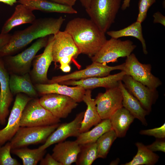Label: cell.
Listing matches in <instances>:
<instances>
[{
  "label": "cell",
  "instance_id": "6da1fadb",
  "mask_svg": "<svg viewBox=\"0 0 165 165\" xmlns=\"http://www.w3.org/2000/svg\"><path fill=\"white\" fill-rule=\"evenodd\" d=\"M65 20L61 16L36 19L28 28L11 35L9 42L0 51V58L12 55L35 40L55 35L60 31Z\"/></svg>",
  "mask_w": 165,
  "mask_h": 165
},
{
  "label": "cell",
  "instance_id": "7a4b0ae2",
  "mask_svg": "<svg viewBox=\"0 0 165 165\" xmlns=\"http://www.w3.org/2000/svg\"><path fill=\"white\" fill-rule=\"evenodd\" d=\"M64 31L72 37L80 53L91 58L99 51L106 40L105 33L90 20L77 17L67 24Z\"/></svg>",
  "mask_w": 165,
  "mask_h": 165
},
{
  "label": "cell",
  "instance_id": "3957f363",
  "mask_svg": "<svg viewBox=\"0 0 165 165\" xmlns=\"http://www.w3.org/2000/svg\"><path fill=\"white\" fill-rule=\"evenodd\" d=\"M121 2V0H91L85 10L90 19L105 33L115 22Z\"/></svg>",
  "mask_w": 165,
  "mask_h": 165
},
{
  "label": "cell",
  "instance_id": "277c9868",
  "mask_svg": "<svg viewBox=\"0 0 165 165\" xmlns=\"http://www.w3.org/2000/svg\"><path fill=\"white\" fill-rule=\"evenodd\" d=\"M49 36L37 39L31 46L16 55L2 57L9 74L23 75L29 73L34 58L38 52L46 46Z\"/></svg>",
  "mask_w": 165,
  "mask_h": 165
},
{
  "label": "cell",
  "instance_id": "5b68a950",
  "mask_svg": "<svg viewBox=\"0 0 165 165\" xmlns=\"http://www.w3.org/2000/svg\"><path fill=\"white\" fill-rule=\"evenodd\" d=\"M137 46L130 40L112 38L107 40L99 51L91 57L92 62L107 64L117 61L119 57L130 55Z\"/></svg>",
  "mask_w": 165,
  "mask_h": 165
},
{
  "label": "cell",
  "instance_id": "8992f818",
  "mask_svg": "<svg viewBox=\"0 0 165 165\" xmlns=\"http://www.w3.org/2000/svg\"><path fill=\"white\" fill-rule=\"evenodd\" d=\"M59 125L20 127L10 141L11 149L45 142Z\"/></svg>",
  "mask_w": 165,
  "mask_h": 165
},
{
  "label": "cell",
  "instance_id": "52a82bcc",
  "mask_svg": "<svg viewBox=\"0 0 165 165\" xmlns=\"http://www.w3.org/2000/svg\"><path fill=\"white\" fill-rule=\"evenodd\" d=\"M60 119L53 116L40 103L39 99L32 98L25 106L20 122V127L50 125L58 123Z\"/></svg>",
  "mask_w": 165,
  "mask_h": 165
},
{
  "label": "cell",
  "instance_id": "ba28073f",
  "mask_svg": "<svg viewBox=\"0 0 165 165\" xmlns=\"http://www.w3.org/2000/svg\"><path fill=\"white\" fill-rule=\"evenodd\" d=\"M126 57L123 70L126 75L151 89H156L162 85L159 79L152 74L150 64L141 63L134 53Z\"/></svg>",
  "mask_w": 165,
  "mask_h": 165
},
{
  "label": "cell",
  "instance_id": "9c48e42d",
  "mask_svg": "<svg viewBox=\"0 0 165 165\" xmlns=\"http://www.w3.org/2000/svg\"><path fill=\"white\" fill-rule=\"evenodd\" d=\"M124 66V63L116 66H110L105 64L92 62L83 69L75 71L66 75L53 76L48 80L47 84L59 83L67 80H77L93 77L105 76L110 75V72L113 70L123 71Z\"/></svg>",
  "mask_w": 165,
  "mask_h": 165
},
{
  "label": "cell",
  "instance_id": "30bf717a",
  "mask_svg": "<svg viewBox=\"0 0 165 165\" xmlns=\"http://www.w3.org/2000/svg\"><path fill=\"white\" fill-rule=\"evenodd\" d=\"M32 98L23 93L16 95L7 125L3 129H0V147L10 141L19 128L23 111L27 103Z\"/></svg>",
  "mask_w": 165,
  "mask_h": 165
},
{
  "label": "cell",
  "instance_id": "8fae6325",
  "mask_svg": "<svg viewBox=\"0 0 165 165\" xmlns=\"http://www.w3.org/2000/svg\"><path fill=\"white\" fill-rule=\"evenodd\" d=\"M39 101L44 108L60 119L67 117L78 105L77 102L71 97L56 94L43 95Z\"/></svg>",
  "mask_w": 165,
  "mask_h": 165
},
{
  "label": "cell",
  "instance_id": "7c38bea8",
  "mask_svg": "<svg viewBox=\"0 0 165 165\" xmlns=\"http://www.w3.org/2000/svg\"><path fill=\"white\" fill-rule=\"evenodd\" d=\"M53 40V35H49L47 44L43 52L36 55L33 60L32 68L29 74L34 84L48 83L49 80L47 76L48 71L53 61L52 47Z\"/></svg>",
  "mask_w": 165,
  "mask_h": 165
},
{
  "label": "cell",
  "instance_id": "4fadbf2b",
  "mask_svg": "<svg viewBox=\"0 0 165 165\" xmlns=\"http://www.w3.org/2000/svg\"><path fill=\"white\" fill-rule=\"evenodd\" d=\"M95 101L101 120L109 119L116 111L123 107V96L118 86L106 89L105 92L99 93Z\"/></svg>",
  "mask_w": 165,
  "mask_h": 165
},
{
  "label": "cell",
  "instance_id": "5bb4252c",
  "mask_svg": "<svg viewBox=\"0 0 165 165\" xmlns=\"http://www.w3.org/2000/svg\"><path fill=\"white\" fill-rule=\"evenodd\" d=\"M122 81L128 91L139 101L144 108L149 112H151L152 105L158 97L156 89H150L127 75H124Z\"/></svg>",
  "mask_w": 165,
  "mask_h": 165
},
{
  "label": "cell",
  "instance_id": "9a60e30c",
  "mask_svg": "<svg viewBox=\"0 0 165 165\" xmlns=\"http://www.w3.org/2000/svg\"><path fill=\"white\" fill-rule=\"evenodd\" d=\"M84 113V112L79 113L70 122L59 124L48 137L44 143L38 148L39 149L44 150L51 145L63 141L68 137H77L80 134V129Z\"/></svg>",
  "mask_w": 165,
  "mask_h": 165
},
{
  "label": "cell",
  "instance_id": "2e32d148",
  "mask_svg": "<svg viewBox=\"0 0 165 165\" xmlns=\"http://www.w3.org/2000/svg\"><path fill=\"white\" fill-rule=\"evenodd\" d=\"M53 35L52 52L53 61L55 65L61 58L70 57L76 58L80 54L78 47L69 33L64 31H59Z\"/></svg>",
  "mask_w": 165,
  "mask_h": 165
},
{
  "label": "cell",
  "instance_id": "e0dca14e",
  "mask_svg": "<svg viewBox=\"0 0 165 165\" xmlns=\"http://www.w3.org/2000/svg\"><path fill=\"white\" fill-rule=\"evenodd\" d=\"M125 75V72L121 71L119 73L105 76L93 77L77 80H67L59 83L66 85L79 86L86 90L100 87L108 89L118 86L119 82L122 81Z\"/></svg>",
  "mask_w": 165,
  "mask_h": 165
},
{
  "label": "cell",
  "instance_id": "ac0fdd59",
  "mask_svg": "<svg viewBox=\"0 0 165 165\" xmlns=\"http://www.w3.org/2000/svg\"><path fill=\"white\" fill-rule=\"evenodd\" d=\"M9 74L5 67L2 58H0V124L4 125L9 112V108L13 95L9 86Z\"/></svg>",
  "mask_w": 165,
  "mask_h": 165
},
{
  "label": "cell",
  "instance_id": "d6986e66",
  "mask_svg": "<svg viewBox=\"0 0 165 165\" xmlns=\"http://www.w3.org/2000/svg\"><path fill=\"white\" fill-rule=\"evenodd\" d=\"M38 95L56 94L69 97L77 103L82 101L86 90L79 86L70 87L57 83L34 84Z\"/></svg>",
  "mask_w": 165,
  "mask_h": 165
},
{
  "label": "cell",
  "instance_id": "ffe728a7",
  "mask_svg": "<svg viewBox=\"0 0 165 165\" xmlns=\"http://www.w3.org/2000/svg\"><path fill=\"white\" fill-rule=\"evenodd\" d=\"M57 143L53 149V157L61 165H70L75 163L80 151V145L75 141Z\"/></svg>",
  "mask_w": 165,
  "mask_h": 165
},
{
  "label": "cell",
  "instance_id": "44dd1931",
  "mask_svg": "<svg viewBox=\"0 0 165 165\" xmlns=\"http://www.w3.org/2000/svg\"><path fill=\"white\" fill-rule=\"evenodd\" d=\"M118 87L123 96V106L135 118L138 119L143 125L147 126L145 116L149 112L145 109L139 101L127 89L121 80Z\"/></svg>",
  "mask_w": 165,
  "mask_h": 165
},
{
  "label": "cell",
  "instance_id": "7402d4cb",
  "mask_svg": "<svg viewBox=\"0 0 165 165\" xmlns=\"http://www.w3.org/2000/svg\"><path fill=\"white\" fill-rule=\"evenodd\" d=\"M9 83L13 95L23 93L33 98H37L38 96L29 73L23 75L9 74Z\"/></svg>",
  "mask_w": 165,
  "mask_h": 165
},
{
  "label": "cell",
  "instance_id": "603a6c76",
  "mask_svg": "<svg viewBox=\"0 0 165 165\" xmlns=\"http://www.w3.org/2000/svg\"><path fill=\"white\" fill-rule=\"evenodd\" d=\"M32 11L23 4L17 5L13 15L4 24L0 34H8L14 27L19 25L32 23L36 19Z\"/></svg>",
  "mask_w": 165,
  "mask_h": 165
},
{
  "label": "cell",
  "instance_id": "cb8c5ba5",
  "mask_svg": "<svg viewBox=\"0 0 165 165\" xmlns=\"http://www.w3.org/2000/svg\"><path fill=\"white\" fill-rule=\"evenodd\" d=\"M32 11L39 10L47 12H56L69 14H76L73 7L57 3L48 0H18Z\"/></svg>",
  "mask_w": 165,
  "mask_h": 165
},
{
  "label": "cell",
  "instance_id": "d4e9b609",
  "mask_svg": "<svg viewBox=\"0 0 165 165\" xmlns=\"http://www.w3.org/2000/svg\"><path fill=\"white\" fill-rule=\"evenodd\" d=\"M82 101L86 104L87 108L81 123L80 133L89 130L102 120L98 112L95 99L92 98L90 90H86Z\"/></svg>",
  "mask_w": 165,
  "mask_h": 165
},
{
  "label": "cell",
  "instance_id": "484cf974",
  "mask_svg": "<svg viewBox=\"0 0 165 165\" xmlns=\"http://www.w3.org/2000/svg\"><path fill=\"white\" fill-rule=\"evenodd\" d=\"M134 119L130 112L123 107L117 110L111 116L109 119L112 127L117 137L125 136Z\"/></svg>",
  "mask_w": 165,
  "mask_h": 165
},
{
  "label": "cell",
  "instance_id": "4316f807",
  "mask_svg": "<svg viewBox=\"0 0 165 165\" xmlns=\"http://www.w3.org/2000/svg\"><path fill=\"white\" fill-rule=\"evenodd\" d=\"M102 120L92 130L80 133L76 142L79 145L95 143L103 134L112 129L109 119Z\"/></svg>",
  "mask_w": 165,
  "mask_h": 165
},
{
  "label": "cell",
  "instance_id": "83f0119b",
  "mask_svg": "<svg viewBox=\"0 0 165 165\" xmlns=\"http://www.w3.org/2000/svg\"><path fill=\"white\" fill-rule=\"evenodd\" d=\"M141 23L136 20L131 24L122 29L108 31L107 34L111 38H119L123 37L131 36L138 39L141 42L143 53L148 54L145 41L143 35Z\"/></svg>",
  "mask_w": 165,
  "mask_h": 165
},
{
  "label": "cell",
  "instance_id": "f1b7e54d",
  "mask_svg": "<svg viewBox=\"0 0 165 165\" xmlns=\"http://www.w3.org/2000/svg\"><path fill=\"white\" fill-rule=\"evenodd\" d=\"M135 145L138 148L136 154L130 161L124 165H153L158 161L159 156L148 149L143 143L137 142Z\"/></svg>",
  "mask_w": 165,
  "mask_h": 165
},
{
  "label": "cell",
  "instance_id": "f546056e",
  "mask_svg": "<svg viewBox=\"0 0 165 165\" xmlns=\"http://www.w3.org/2000/svg\"><path fill=\"white\" fill-rule=\"evenodd\" d=\"M11 152L20 158L24 165H36L42 159L46 150H41L38 148L30 149L27 147L11 150Z\"/></svg>",
  "mask_w": 165,
  "mask_h": 165
},
{
  "label": "cell",
  "instance_id": "4dcf8cb0",
  "mask_svg": "<svg viewBox=\"0 0 165 165\" xmlns=\"http://www.w3.org/2000/svg\"><path fill=\"white\" fill-rule=\"evenodd\" d=\"M80 151L75 162L77 165H91L98 158L96 143L80 145Z\"/></svg>",
  "mask_w": 165,
  "mask_h": 165
},
{
  "label": "cell",
  "instance_id": "1f68e13d",
  "mask_svg": "<svg viewBox=\"0 0 165 165\" xmlns=\"http://www.w3.org/2000/svg\"><path fill=\"white\" fill-rule=\"evenodd\" d=\"M117 137L116 132L112 129L98 138L96 142L98 158H106L112 145Z\"/></svg>",
  "mask_w": 165,
  "mask_h": 165
},
{
  "label": "cell",
  "instance_id": "d6a6232c",
  "mask_svg": "<svg viewBox=\"0 0 165 165\" xmlns=\"http://www.w3.org/2000/svg\"><path fill=\"white\" fill-rule=\"evenodd\" d=\"M10 142L0 147V165H20V163L11 155Z\"/></svg>",
  "mask_w": 165,
  "mask_h": 165
},
{
  "label": "cell",
  "instance_id": "836d02e7",
  "mask_svg": "<svg viewBox=\"0 0 165 165\" xmlns=\"http://www.w3.org/2000/svg\"><path fill=\"white\" fill-rule=\"evenodd\" d=\"M156 0H139L138 6L139 12L137 21L141 23L147 16V13L150 7L156 2Z\"/></svg>",
  "mask_w": 165,
  "mask_h": 165
},
{
  "label": "cell",
  "instance_id": "e575fe53",
  "mask_svg": "<svg viewBox=\"0 0 165 165\" xmlns=\"http://www.w3.org/2000/svg\"><path fill=\"white\" fill-rule=\"evenodd\" d=\"M139 133L141 135L153 136L158 139H164L165 138V124L158 127L141 130Z\"/></svg>",
  "mask_w": 165,
  "mask_h": 165
},
{
  "label": "cell",
  "instance_id": "d590c367",
  "mask_svg": "<svg viewBox=\"0 0 165 165\" xmlns=\"http://www.w3.org/2000/svg\"><path fill=\"white\" fill-rule=\"evenodd\" d=\"M151 145L146 146L147 148L152 152L156 151L165 152V141L163 139H158Z\"/></svg>",
  "mask_w": 165,
  "mask_h": 165
},
{
  "label": "cell",
  "instance_id": "8d00e7d4",
  "mask_svg": "<svg viewBox=\"0 0 165 165\" xmlns=\"http://www.w3.org/2000/svg\"><path fill=\"white\" fill-rule=\"evenodd\" d=\"M40 165H61L56 161L51 155L47 153L44 158H43L40 163Z\"/></svg>",
  "mask_w": 165,
  "mask_h": 165
},
{
  "label": "cell",
  "instance_id": "74e56055",
  "mask_svg": "<svg viewBox=\"0 0 165 165\" xmlns=\"http://www.w3.org/2000/svg\"><path fill=\"white\" fill-rule=\"evenodd\" d=\"M153 16L154 23H160L165 26V16L160 12L158 11L155 13Z\"/></svg>",
  "mask_w": 165,
  "mask_h": 165
},
{
  "label": "cell",
  "instance_id": "f35d334b",
  "mask_svg": "<svg viewBox=\"0 0 165 165\" xmlns=\"http://www.w3.org/2000/svg\"><path fill=\"white\" fill-rule=\"evenodd\" d=\"M11 35L8 33L6 34H0V51L9 42Z\"/></svg>",
  "mask_w": 165,
  "mask_h": 165
},
{
  "label": "cell",
  "instance_id": "ab89813d",
  "mask_svg": "<svg viewBox=\"0 0 165 165\" xmlns=\"http://www.w3.org/2000/svg\"><path fill=\"white\" fill-rule=\"evenodd\" d=\"M57 3L73 7L77 0H48Z\"/></svg>",
  "mask_w": 165,
  "mask_h": 165
},
{
  "label": "cell",
  "instance_id": "60d3db41",
  "mask_svg": "<svg viewBox=\"0 0 165 165\" xmlns=\"http://www.w3.org/2000/svg\"><path fill=\"white\" fill-rule=\"evenodd\" d=\"M130 0H124L121 6L122 10H124L130 6Z\"/></svg>",
  "mask_w": 165,
  "mask_h": 165
},
{
  "label": "cell",
  "instance_id": "b9f144b4",
  "mask_svg": "<svg viewBox=\"0 0 165 165\" xmlns=\"http://www.w3.org/2000/svg\"><path fill=\"white\" fill-rule=\"evenodd\" d=\"M82 6L85 9H88L90 6L91 0H79Z\"/></svg>",
  "mask_w": 165,
  "mask_h": 165
},
{
  "label": "cell",
  "instance_id": "7bdbcfd3",
  "mask_svg": "<svg viewBox=\"0 0 165 165\" xmlns=\"http://www.w3.org/2000/svg\"><path fill=\"white\" fill-rule=\"evenodd\" d=\"M17 1L18 0H0V2L12 6L16 3Z\"/></svg>",
  "mask_w": 165,
  "mask_h": 165
},
{
  "label": "cell",
  "instance_id": "ee69618b",
  "mask_svg": "<svg viewBox=\"0 0 165 165\" xmlns=\"http://www.w3.org/2000/svg\"><path fill=\"white\" fill-rule=\"evenodd\" d=\"M60 68L63 72H69L71 69L69 64L60 66Z\"/></svg>",
  "mask_w": 165,
  "mask_h": 165
}]
</instances>
